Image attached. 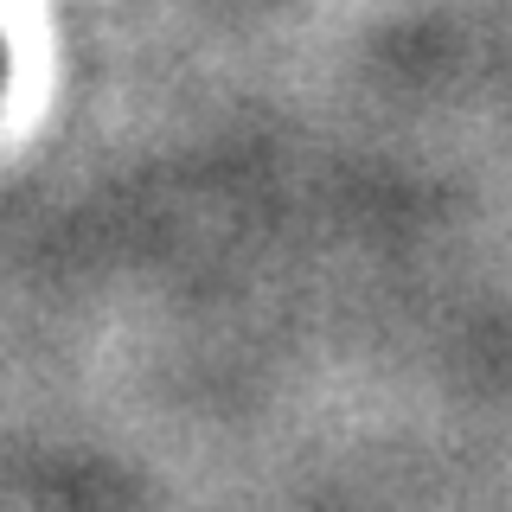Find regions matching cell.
<instances>
[{"label":"cell","instance_id":"obj_1","mask_svg":"<svg viewBox=\"0 0 512 512\" xmlns=\"http://www.w3.org/2000/svg\"><path fill=\"white\" fill-rule=\"evenodd\" d=\"M0 71H7V58H0Z\"/></svg>","mask_w":512,"mask_h":512}]
</instances>
